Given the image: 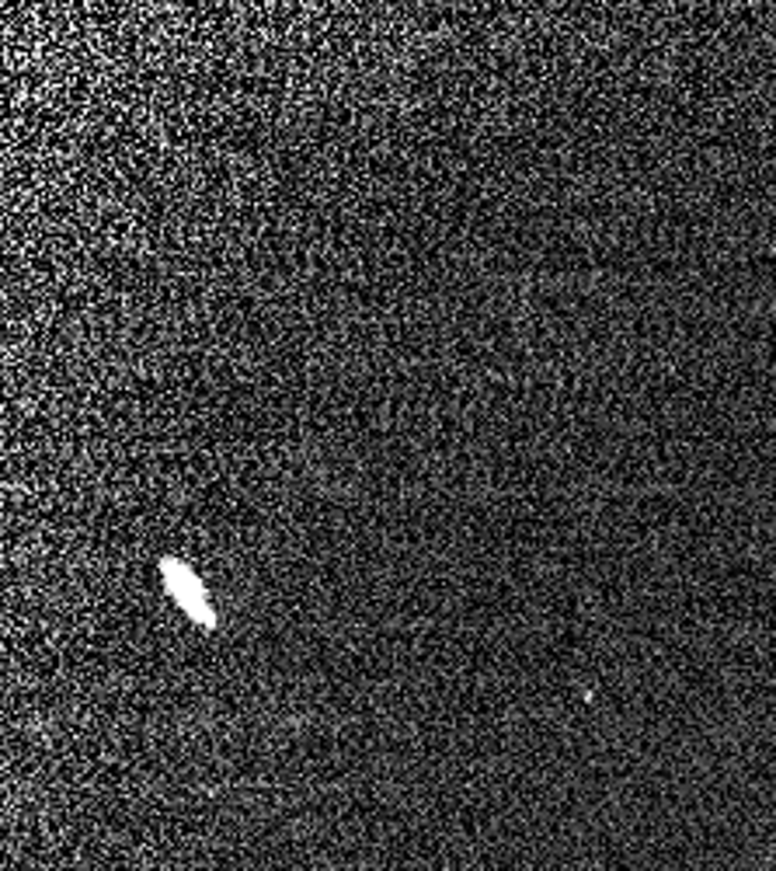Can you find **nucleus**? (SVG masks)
<instances>
[{"instance_id": "obj_1", "label": "nucleus", "mask_w": 776, "mask_h": 871, "mask_svg": "<svg viewBox=\"0 0 776 871\" xmlns=\"http://www.w3.org/2000/svg\"><path fill=\"white\" fill-rule=\"evenodd\" d=\"M160 568H164V582H168V592L174 596V603L185 610L189 617H195L202 628H216V613L209 607V600H206V586L199 582V575L192 568L174 562V558H168Z\"/></svg>"}]
</instances>
